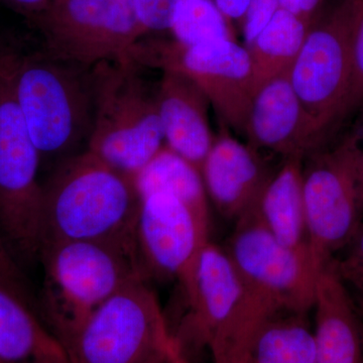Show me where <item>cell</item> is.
Returning <instances> with one entry per match:
<instances>
[{
    "instance_id": "cell-1",
    "label": "cell",
    "mask_w": 363,
    "mask_h": 363,
    "mask_svg": "<svg viewBox=\"0 0 363 363\" xmlns=\"http://www.w3.org/2000/svg\"><path fill=\"white\" fill-rule=\"evenodd\" d=\"M43 187V248L69 241L136 242L140 197L133 179L89 150L60 162Z\"/></svg>"
},
{
    "instance_id": "cell-2",
    "label": "cell",
    "mask_w": 363,
    "mask_h": 363,
    "mask_svg": "<svg viewBox=\"0 0 363 363\" xmlns=\"http://www.w3.org/2000/svg\"><path fill=\"white\" fill-rule=\"evenodd\" d=\"M14 91L40 159L62 160L88 145L94 116L92 67L18 48Z\"/></svg>"
},
{
    "instance_id": "cell-3",
    "label": "cell",
    "mask_w": 363,
    "mask_h": 363,
    "mask_svg": "<svg viewBox=\"0 0 363 363\" xmlns=\"http://www.w3.org/2000/svg\"><path fill=\"white\" fill-rule=\"evenodd\" d=\"M42 305L48 327L65 346L98 308L145 278L136 242L69 241L43 248Z\"/></svg>"
},
{
    "instance_id": "cell-4",
    "label": "cell",
    "mask_w": 363,
    "mask_h": 363,
    "mask_svg": "<svg viewBox=\"0 0 363 363\" xmlns=\"http://www.w3.org/2000/svg\"><path fill=\"white\" fill-rule=\"evenodd\" d=\"M20 45L0 40V238L20 262L40 260L43 248L40 159L14 91Z\"/></svg>"
},
{
    "instance_id": "cell-5",
    "label": "cell",
    "mask_w": 363,
    "mask_h": 363,
    "mask_svg": "<svg viewBox=\"0 0 363 363\" xmlns=\"http://www.w3.org/2000/svg\"><path fill=\"white\" fill-rule=\"evenodd\" d=\"M130 59L92 66L94 116L86 150L135 178L164 145L156 91Z\"/></svg>"
},
{
    "instance_id": "cell-6",
    "label": "cell",
    "mask_w": 363,
    "mask_h": 363,
    "mask_svg": "<svg viewBox=\"0 0 363 363\" xmlns=\"http://www.w3.org/2000/svg\"><path fill=\"white\" fill-rule=\"evenodd\" d=\"M66 350L72 363H169L181 353L145 278L130 281L100 306Z\"/></svg>"
},
{
    "instance_id": "cell-7",
    "label": "cell",
    "mask_w": 363,
    "mask_h": 363,
    "mask_svg": "<svg viewBox=\"0 0 363 363\" xmlns=\"http://www.w3.org/2000/svg\"><path fill=\"white\" fill-rule=\"evenodd\" d=\"M128 58L143 68L179 72L206 95L222 124L245 135L255 93L252 60L245 45L233 39L184 45L173 39L143 38Z\"/></svg>"
},
{
    "instance_id": "cell-8",
    "label": "cell",
    "mask_w": 363,
    "mask_h": 363,
    "mask_svg": "<svg viewBox=\"0 0 363 363\" xmlns=\"http://www.w3.org/2000/svg\"><path fill=\"white\" fill-rule=\"evenodd\" d=\"M359 130L330 149H319L303 161V194L310 255L318 271L345 250L363 213L358 199Z\"/></svg>"
},
{
    "instance_id": "cell-9",
    "label": "cell",
    "mask_w": 363,
    "mask_h": 363,
    "mask_svg": "<svg viewBox=\"0 0 363 363\" xmlns=\"http://www.w3.org/2000/svg\"><path fill=\"white\" fill-rule=\"evenodd\" d=\"M362 0H342L310 28L289 78L324 135L342 118L352 70V39Z\"/></svg>"
},
{
    "instance_id": "cell-10",
    "label": "cell",
    "mask_w": 363,
    "mask_h": 363,
    "mask_svg": "<svg viewBox=\"0 0 363 363\" xmlns=\"http://www.w3.org/2000/svg\"><path fill=\"white\" fill-rule=\"evenodd\" d=\"M32 26L45 52L86 67L126 58L145 37L131 0H54Z\"/></svg>"
},
{
    "instance_id": "cell-11",
    "label": "cell",
    "mask_w": 363,
    "mask_h": 363,
    "mask_svg": "<svg viewBox=\"0 0 363 363\" xmlns=\"http://www.w3.org/2000/svg\"><path fill=\"white\" fill-rule=\"evenodd\" d=\"M235 222L225 250L245 285L271 298L284 311L308 315L321 272L311 257L277 240L253 205Z\"/></svg>"
},
{
    "instance_id": "cell-12",
    "label": "cell",
    "mask_w": 363,
    "mask_h": 363,
    "mask_svg": "<svg viewBox=\"0 0 363 363\" xmlns=\"http://www.w3.org/2000/svg\"><path fill=\"white\" fill-rule=\"evenodd\" d=\"M209 241V224L164 193L140 199L136 243L143 269L176 279L188 290L198 257Z\"/></svg>"
},
{
    "instance_id": "cell-13",
    "label": "cell",
    "mask_w": 363,
    "mask_h": 363,
    "mask_svg": "<svg viewBox=\"0 0 363 363\" xmlns=\"http://www.w3.org/2000/svg\"><path fill=\"white\" fill-rule=\"evenodd\" d=\"M245 135L253 149L284 160L305 159L321 147L324 133L306 111L288 73L260 85L253 95Z\"/></svg>"
},
{
    "instance_id": "cell-14",
    "label": "cell",
    "mask_w": 363,
    "mask_h": 363,
    "mask_svg": "<svg viewBox=\"0 0 363 363\" xmlns=\"http://www.w3.org/2000/svg\"><path fill=\"white\" fill-rule=\"evenodd\" d=\"M245 290V281L226 250L208 241L185 292L190 312L175 335L181 353L186 346L209 348L217 332L238 309Z\"/></svg>"
},
{
    "instance_id": "cell-15",
    "label": "cell",
    "mask_w": 363,
    "mask_h": 363,
    "mask_svg": "<svg viewBox=\"0 0 363 363\" xmlns=\"http://www.w3.org/2000/svg\"><path fill=\"white\" fill-rule=\"evenodd\" d=\"M272 174L259 150L234 138L224 124L201 167L208 199L228 220L252 206Z\"/></svg>"
},
{
    "instance_id": "cell-16",
    "label": "cell",
    "mask_w": 363,
    "mask_h": 363,
    "mask_svg": "<svg viewBox=\"0 0 363 363\" xmlns=\"http://www.w3.org/2000/svg\"><path fill=\"white\" fill-rule=\"evenodd\" d=\"M156 98L164 145L201 171L215 140L206 95L187 76L162 71Z\"/></svg>"
},
{
    "instance_id": "cell-17",
    "label": "cell",
    "mask_w": 363,
    "mask_h": 363,
    "mask_svg": "<svg viewBox=\"0 0 363 363\" xmlns=\"http://www.w3.org/2000/svg\"><path fill=\"white\" fill-rule=\"evenodd\" d=\"M315 363H363V321L334 259L321 269L315 293Z\"/></svg>"
},
{
    "instance_id": "cell-18",
    "label": "cell",
    "mask_w": 363,
    "mask_h": 363,
    "mask_svg": "<svg viewBox=\"0 0 363 363\" xmlns=\"http://www.w3.org/2000/svg\"><path fill=\"white\" fill-rule=\"evenodd\" d=\"M303 161L304 159L298 157L284 160L253 207L260 221L277 240L311 257L303 194Z\"/></svg>"
},
{
    "instance_id": "cell-19",
    "label": "cell",
    "mask_w": 363,
    "mask_h": 363,
    "mask_svg": "<svg viewBox=\"0 0 363 363\" xmlns=\"http://www.w3.org/2000/svg\"><path fill=\"white\" fill-rule=\"evenodd\" d=\"M0 359L4 363H72L64 344L26 301L0 285Z\"/></svg>"
},
{
    "instance_id": "cell-20",
    "label": "cell",
    "mask_w": 363,
    "mask_h": 363,
    "mask_svg": "<svg viewBox=\"0 0 363 363\" xmlns=\"http://www.w3.org/2000/svg\"><path fill=\"white\" fill-rule=\"evenodd\" d=\"M140 199L164 193L181 200L209 224V199L201 171L166 145L133 178Z\"/></svg>"
},
{
    "instance_id": "cell-21",
    "label": "cell",
    "mask_w": 363,
    "mask_h": 363,
    "mask_svg": "<svg viewBox=\"0 0 363 363\" xmlns=\"http://www.w3.org/2000/svg\"><path fill=\"white\" fill-rule=\"evenodd\" d=\"M312 26L290 11L279 9L245 47L252 60L255 91L267 81L290 71Z\"/></svg>"
},
{
    "instance_id": "cell-22",
    "label": "cell",
    "mask_w": 363,
    "mask_h": 363,
    "mask_svg": "<svg viewBox=\"0 0 363 363\" xmlns=\"http://www.w3.org/2000/svg\"><path fill=\"white\" fill-rule=\"evenodd\" d=\"M316 339L306 315L281 311L260 326L250 363H315Z\"/></svg>"
},
{
    "instance_id": "cell-23",
    "label": "cell",
    "mask_w": 363,
    "mask_h": 363,
    "mask_svg": "<svg viewBox=\"0 0 363 363\" xmlns=\"http://www.w3.org/2000/svg\"><path fill=\"white\" fill-rule=\"evenodd\" d=\"M169 32L174 40L184 45L235 40L233 26L213 0H180Z\"/></svg>"
},
{
    "instance_id": "cell-24",
    "label": "cell",
    "mask_w": 363,
    "mask_h": 363,
    "mask_svg": "<svg viewBox=\"0 0 363 363\" xmlns=\"http://www.w3.org/2000/svg\"><path fill=\"white\" fill-rule=\"evenodd\" d=\"M180 0H131L145 35L169 30Z\"/></svg>"
},
{
    "instance_id": "cell-25",
    "label": "cell",
    "mask_w": 363,
    "mask_h": 363,
    "mask_svg": "<svg viewBox=\"0 0 363 363\" xmlns=\"http://www.w3.org/2000/svg\"><path fill=\"white\" fill-rule=\"evenodd\" d=\"M363 106V0L352 39V70L342 118Z\"/></svg>"
},
{
    "instance_id": "cell-26",
    "label": "cell",
    "mask_w": 363,
    "mask_h": 363,
    "mask_svg": "<svg viewBox=\"0 0 363 363\" xmlns=\"http://www.w3.org/2000/svg\"><path fill=\"white\" fill-rule=\"evenodd\" d=\"M341 259H334L336 269L346 286L358 294V303L363 304V221Z\"/></svg>"
},
{
    "instance_id": "cell-27",
    "label": "cell",
    "mask_w": 363,
    "mask_h": 363,
    "mask_svg": "<svg viewBox=\"0 0 363 363\" xmlns=\"http://www.w3.org/2000/svg\"><path fill=\"white\" fill-rule=\"evenodd\" d=\"M279 9V0H250L240 26L245 47L255 39Z\"/></svg>"
},
{
    "instance_id": "cell-28",
    "label": "cell",
    "mask_w": 363,
    "mask_h": 363,
    "mask_svg": "<svg viewBox=\"0 0 363 363\" xmlns=\"http://www.w3.org/2000/svg\"><path fill=\"white\" fill-rule=\"evenodd\" d=\"M0 285L13 291L28 303L26 281L20 269V264L14 259L1 238H0Z\"/></svg>"
},
{
    "instance_id": "cell-29",
    "label": "cell",
    "mask_w": 363,
    "mask_h": 363,
    "mask_svg": "<svg viewBox=\"0 0 363 363\" xmlns=\"http://www.w3.org/2000/svg\"><path fill=\"white\" fill-rule=\"evenodd\" d=\"M325 0H279L281 9H286L314 25L323 14Z\"/></svg>"
},
{
    "instance_id": "cell-30",
    "label": "cell",
    "mask_w": 363,
    "mask_h": 363,
    "mask_svg": "<svg viewBox=\"0 0 363 363\" xmlns=\"http://www.w3.org/2000/svg\"><path fill=\"white\" fill-rule=\"evenodd\" d=\"M13 11L25 16L32 23L38 16L45 13L54 0H0Z\"/></svg>"
},
{
    "instance_id": "cell-31",
    "label": "cell",
    "mask_w": 363,
    "mask_h": 363,
    "mask_svg": "<svg viewBox=\"0 0 363 363\" xmlns=\"http://www.w3.org/2000/svg\"><path fill=\"white\" fill-rule=\"evenodd\" d=\"M222 14L230 21L231 25L240 28L247 13L250 0H213Z\"/></svg>"
},
{
    "instance_id": "cell-32",
    "label": "cell",
    "mask_w": 363,
    "mask_h": 363,
    "mask_svg": "<svg viewBox=\"0 0 363 363\" xmlns=\"http://www.w3.org/2000/svg\"><path fill=\"white\" fill-rule=\"evenodd\" d=\"M358 199L363 213V131L359 130V155L357 164Z\"/></svg>"
},
{
    "instance_id": "cell-33",
    "label": "cell",
    "mask_w": 363,
    "mask_h": 363,
    "mask_svg": "<svg viewBox=\"0 0 363 363\" xmlns=\"http://www.w3.org/2000/svg\"><path fill=\"white\" fill-rule=\"evenodd\" d=\"M169 363H188V362L182 353H178Z\"/></svg>"
},
{
    "instance_id": "cell-34",
    "label": "cell",
    "mask_w": 363,
    "mask_h": 363,
    "mask_svg": "<svg viewBox=\"0 0 363 363\" xmlns=\"http://www.w3.org/2000/svg\"><path fill=\"white\" fill-rule=\"evenodd\" d=\"M358 310H359L360 315H362V321H363V304H359V307H358Z\"/></svg>"
},
{
    "instance_id": "cell-35",
    "label": "cell",
    "mask_w": 363,
    "mask_h": 363,
    "mask_svg": "<svg viewBox=\"0 0 363 363\" xmlns=\"http://www.w3.org/2000/svg\"><path fill=\"white\" fill-rule=\"evenodd\" d=\"M0 363H4V362H2V360H1V359H0Z\"/></svg>"
},
{
    "instance_id": "cell-36",
    "label": "cell",
    "mask_w": 363,
    "mask_h": 363,
    "mask_svg": "<svg viewBox=\"0 0 363 363\" xmlns=\"http://www.w3.org/2000/svg\"><path fill=\"white\" fill-rule=\"evenodd\" d=\"M352 1H357V0H352Z\"/></svg>"
}]
</instances>
